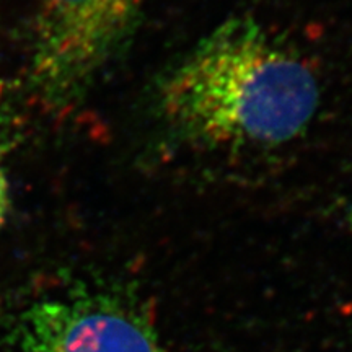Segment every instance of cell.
<instances>
[{"mask_svg": "<svg viewBox=\"0 0 352 352\" xmlns=\"http://www.w3.org/2000/svg\"><path fill=\"white\" fill-rule=\"evenodd\" d=\"M21 352H171L134 303L109 294L44 300L25 315Z\"/></svg>", "mask_w": 352, "mask_h": 352, "instance_id": "3", "label": "cell"}, {"mask_svg": "<svg viewBox=\"0 0 352 352\" xmlns=\"http://www.w3.org/2000/svg\"><path fill=\"white\" fill-rule=\"evenodd\" d=\"M320 103L305 60L250 16H233L165 70L157 118L176 142L201 148L263 147L297 139Z\"/></svg>", "mask_w": 352, "mask_h": 352, "instance_id": "1", "label": "cell"}, {"mask_svg": "<svg viewBox=\"0 0 352 352\" xmlns=\"http://www.w3.org/2000/svg\"><path fill=\"white\" fill-rule=\"evenodd\" d=\"M7 208H8L7 182H6V176H3L2 166H0V223H2V222H3V219H6Z\"/></svg>", "mask_w": 352, "mask_h": 352, "instance_id": "4", "label": "cell"}, {"mask_svg": "<svg viewBox=\"0 0 352 352\" xmlns=\"http://www.w3.org/2000/svg\"><path fill=\"white\" fill-rule=\"evenodd\" d=\"M145 0H39L30 80L51 108L85 96L122 51L142 16Z\"/></svg>", "mask_w": 352, "mask_h": 352, "instance_id": "2", "label": "cell"}]
</instances>
